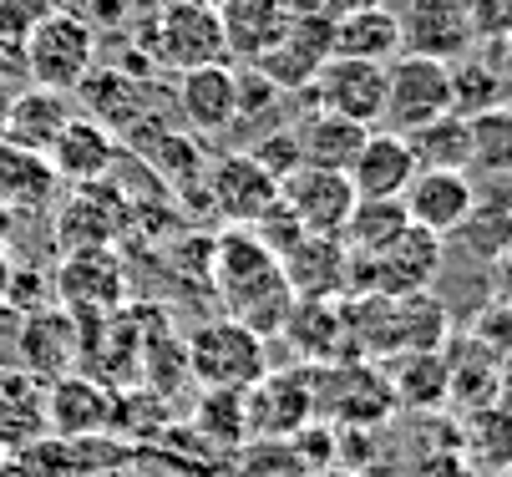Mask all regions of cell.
Returning a JSON list of instances; mask_svg holds the SVG:
<instances>
[{
  "label": "cell",
  "instance_id": "obj_1",
  "mask_svg": "<svg viewBox=\"0 0 512 477\" xmlns=\"http://www.w3.org/2000/svg\"><path fill=\"white\" fill-rule=\"evenodd\" d=\"M208 285L218 290V300L229 305V320L249 325L254 335H279L289 310H295V290H289L279 254L249 229V224H229L213 239L208 254Z\"/></svg>",
  "mask_w": 512,
  "mask_h": 477
},
{
  "label": "cell",
  "instance_id": "obj_2",
  "mask_svg": "<svg viewBox=\"0 0 512 477\" xmlns=\"http://www.w3.org/2000/svg\"><path fill=\"white\" fill-rule=\"evenodd\" d=\"M21 66L26 82L46 92H77L82 77L97 66V26L82 11L56 6L46 21H36L21 36Z\"/></svg>",
  "mask_w": 512,
  "mask_h": 477
},
{
  "label": "cell",
  "instance_id": "obj_3",
  "mask_svg": "<svg viewBox=\"0 0 512 477\" xmlns=\"http://www.w3.org/2000/svg\"><path fill=\"white\" fill-rule=\"evenodd\" d=\"M442 275V234L406 224L386 249L376 254H350L345 269V295H416L431 290V280Z\"/></svg>",
  "mask_w": 512,
  "mask_h": 477
},
{
  "label": "cell",
  "instance_id": "obj_4",
  "mask_svg": "<svg viewBox=\"0 0 512 477\" xmlns=\"http://www.w3.org/2000/svg\"><path fill=\"white\" fill-rule=\"evenodd\" d=\"M142 46H148L158 72H198V66H218L229 61L224 46V26H218V11L208 6H188V0H163L153 11V21L142 26Z\"/></svg>",
  "mask_w": 512,
  "mask_h": 477
},
{
  "label": "cell",
  "instance_id": "obj_5",
  "mask_svg": "<svg viewBox=\"0 0 512 477\" xmlns=\"http://www.w3.org/2000/svg\"><path fill=\"white\" fill-rule=\"evenodd\" d=\"M396 412V396L386 386V371L371 366V356H350L315 366V417L330 427H381Z\"/></svg>",
  "mask_w": 512,
  "mask_h": 477
},
{
  "label": "cell",
  "instance_id": "obj_6",
  "mask_svg": "<svg viewBox=\"0 0 512 477\" xmlns=\"http://www.w3.org/2000/svg\"><path fill=\"white\" fill-rule=\"evenodd\" d=\"M183 366L193 371V381L203 391H244L269 371L264 366V335H254L249 325L224 315V320L193 330L188 351H183Z\"/></svg>",
  "mask_w": 512,
  "mask_h": 477
},
{
  "label": "cell",
  "instance_id": "obj_7",
  "mask_svg": "<svg viewBox=\"0 0 512 477\" xmlns=\"http://www.w3.org/2000/svg\"><path fill=\"white\" fill-rule=\"evenodd\" d=\"M452 112V61L401 51L386 61V112L381 122L391 132H416L431 117Z\"/></svg>",
  "mask_w": 512,
  "mask_h": 477
},
{
  "label": "cell",
  "instance_id": "obj_8",
  "mask_svg": "<svg viewBox=\"0 0 512 477\" xmlns=\"http://www.w3.org/2000/svg\"><path fill=\"white\" fill-rule=\"evenodd\" d=\"M310 112H340L350 122L376 127L386 112V61H360V56H330L315 82L305 87Z\"/></svg>",
  "mask_w": 512,
  "mask_h": 477
},
{
  "label": "cell",
  "instance_id": "obj_9",
  "mask_svg": "<svg viewBox=\"0 0 512 477\" xmlns=\"http://www.w3.org/2000/svg\"><path fill=\"white\" fill-rule=\"evenodd\" d=\"M305 422H315V366L264 371L254 386H244L249 437H295Z\"/></svg>",
  "mask_w": 512,
  "mask_h": 477
},
{
  "label": "cell",
  "instance_id": "obj_10",
  "mask_svg": "<svg viewBox=\"0 0 512 477\" xmlns=\"http://www.w3.org/2000/svg\"><path fill=\"white\" fill-rule=\"evenodd\" d=\"M203 203L208 214H218L224 224H254L269 203L279 198V178H269L249 153H224V158H208L203 173Z\"/></svg>",
  "mask_w": 512,
  "mask_h": 477
},
{
  "label": "cell",
  "instance_id": "obj_11",
  "mask_svg": "<svg viewBox=\"0 0 512 477\" xmlns=\"http://www.w3.org/2000/svg\"><path fill=\"white\" fill-rule=\"evenodd\" d=\"M51 295H61L66 310L77 315H107L122 305L127 295V275H122V259L112 254V244H82V249H66Z\"/></svg>",
  "mask_w": 512,
  "mask_h": 477
},
{
  "label": "cell",
  "instance_id": "obj_12",
  "mask_svg": "<svg viewBox=\"0 0 512 477\" xmlns=\"http://www.w3.org/2000/svg\"><path fill=\"white\" fill-rule=\"evenodd\" d=\"M401 203H406V219L416 229H431V234L452 239L457 224L472 214V203H477V183L462 168H416V178L406 183Z\"/></svg>",
  "mask_w": 512,
  "mask_h": 477
},
{
  "label": "cell",
  "instance_id": "obj_13",
  "mask_svg": "<svg viewBox=\"0 0 512 477\" xmlns=\"http://www.w3.org/2000/svg\"><path fill=\"white\" fill-rule=\"evenodd\" d=\"M279 198H284V209L300 219L305 234H335V239H340V229L355 209V188H350L345 173L305 168V163L279 183Z\"/></svg>",
  "mask_w": 512,
  "mask_h": 477
},
{
  "label": "cell",
  "instance_id": "obj_14",
  "mask_svg": "<svg viewBox=\"0 0 512 477\" xmlns=\"http://www.w3.org/2000/svg\"><path fill=\"white\" fill-rule=\"evenodd\" d=\"M46 158H51V168H56L61 183L87 188V183H102V178L117 168V158H122V138H117L112 127H102L97 117L71 112L66 127L56 132V143L46 148Z\"/></svg>",
  "mask_w": 512,
  "mask_h": 477
},
{
  "label": "cell",
  "instance_id": "obj_15",
  "mask_svg": "<svg viewBox=\"0 0 512 477\" xmlns=\"http://www.w3.org/2000/svg\"><path fill=\"white\" fill-rule=\"evenodd\" d=\"M330 56H335V21H325V16H289L284 41L254 66L279 92H305Z\"/></svg>",
  "mask_w": 512,
  "mask_h": 477
},
{
  "label": "cell",
  "instance_id": "obj_16",
  "mask_svg": "<svg viewBox=\"0 0 512 477\" xmlns=\"http://www.w3.org/2000/svg\"><path fill=\"white\" fill-rule=\"evenodd\" d=\"M21 366L41 381H56L82 366V320L66 305H41L21 325Z\"/></svg>",
  "mask_w": 512,
  "mask_h": 477
},
{
  "label": "cell",
  "instance_id": "obj_17",
  "mask_svg": "<svg viewBox=\"0 0 512 477\" xmlns=\"http://www.w3.org/2000/svg\"><path fill=\"white\" fill-rule=\"evenodd\" d=\"M396 21H401V51L436 56V61H457V56L477 51L462 0H406Z\"/></svg>",
  "mask_w": 512,
  "mask_h": 477
},
{
  "label": "cell",
  "instance_id": "obj_18",
  "mask_svg": "<svg viewBox=\"0 0 512 477\" xmlns=\"http://www.w3.org/2000/svg\"><path fill=\"white\" fill-rule=\"evenodd\" d=\"M112 391L97 376L66 371L56 381H46V432L61 442H87L112 422Z\"/></svg>",
  "mask_w": 512,
  "mask_h": 477
},
{
  "label": "cell",
  "instance_id": "obj_19",
  "mask_svg": "<svg viewBox=\"0 0 512 477\" xmlns=\"http://www.w3.org/2000/svg\"><path fill=\"white\" fill-rule=\"evenodd\" d=\"M178 112L193 127V138H224L234 132V112H239V77L229 61L218 66H198V72L178 77Z\"/></svg>",
  "mask_w": 512,
  "mask_h": 477
},
{
  "label": "cell",
  "instance_id": "obj_20",
  "mask_svg": "<svg viewBox=\"0 0 512 477\" xmlns=\"http://www.w3.org/2000/svg\"><path fill=\"white\" fill-rule=\"evenodd\" d=\"M279 269H284L289 290H295V300H340L350 249L335 234H300L279 254Z\"/></svg>",
  "mask_w": 512,
  "mask_h": 477
},
{
  "label": "cell",
  "instance_id": "obj_21",
  "mask_svg": "<svg viewBox=\"0 0 512 477\" xmlns=\"http://www.w3.org/2000/svg\"><path fill=\"white\" fill-rule=\"evenodd\" d=\"M345 178H350L355 198H401L406 183L416 178V153L406 143V132H391V127L376 132L371 127Z\"/></svg>",
  "mask_w": 512,
  "mask_h": 477
},
{
  "label": "cell",
  "instance_id": "obj_22",
  "mask_svg": "<svg viewBox=\"0 0 512 477\" xmlns=\"http://www.w3.org/2000/svg\"><path fill=\"white\" fill-rule=\"evenodd\" d=\"M289 0H224L218 6V26H224V46H229V61H264L284 31H289Z\"/></svg>",
  "mask_w": 512,
  "mask_h": 477
},
{
  "label": "cell",
  "instance_id": "obj_23",
  "mask_svg": "<svg viewBox=\"0 0 512 477\" xmlns=\"http://www.w3.org/2000/svg\"><path fill=\"white\" fill-rule=\"evenodd\" d=\"M279 335H289V346H295L310 366H330V361L355 356V340H350L340 300H295V310H289Z\"/></svg>",
  "mask_w": 512,
  "mask_h": 477
},
{
  "label": "cell",
  "instance_id": "obj_24",
  "mask_svg": "<svg viewBox=\"0 0 512 477\" xmlns=\"http://www.w3.org/2000/svg\"><path fill=\"white\" fill-rule=\"evenodd\" d=\"M46 437V381L26 366H0V447L21 452Z\"/></svg>",
  "mask_w": 512,
  "mask_h": 477
},
{
  "label": "cell",
  "instance_id": "obj_25",
  "mask_svg": "<svg viewBox=\"0 0 512 477\" xmlns=\"http://www.w3.org/2000/svg\"><path fill=\"white\" fill-rule=\"evenodd\" d=\"M77 92L87 102V117H97L112 132H127V127H137L142 117H148V92L153 87L137 82L132 72H122V66H92Z\"/></svg>",
  "mask_w": 512,
  "mask_h": 477
},
{
  "label": "cell",
  "instance_id": "obj_26",
  "mask_svg": "<svg viewBox=\"0 0 512 477\" xmlns=\"http://www.w3.org/2000/svg\"><path fill=\"white\" fill-rule=\"evenodd\" d=\"M66 117H71L66 92H46V87L11 92V102H6V122H0V143H16V148L46 153V148L56 143V132L66 127Z\"/></svg>",
  "mask_w": 512,
  "mask_h": 477
},
{
  "label": "cell",
  "instance_id": "obj_27",
  "mask_svg": "<svg viewBox=\"0 0 512 477\" xmlns=\"http://www.w3.org/2000/svg\"><path fill=\"white\" fill-rule=\"evenodd\" d=\"M61 178L51 168L46 153L16 148V143H0V209L6 214H36L56 198Z\"/></svg>",
  "mask_w": 512,
  "mask_h": 477
},
{
  "label": "cell",
  "instance_id": "obj_28",
  "mask_svg": "<svg viewBox=\"0 0 512 477\" xmlns=\"http://www.w3.org/2000/svg\"><path fill=\"white\" fill-rule=\"evenodd\" d=\"M381 371H386L396 406H406V412H436V406H447V356H442V346L436 351H396V356H386Z\"/></svg>",
  "mask_w": 512,
  "mask_h": 477
},
{
  "label": "cell",
  "instance_id": "obj_29",
  "mask_svg": "<svg viewBox=\"0 0 512 477\" xmlns=\"http://www.w3.org/2000/svg\"><path fill=\"white\" fill-rule=\"evenodd\" d=\"M457 452L472 472H512V412L502 401L472 406L457 417Z\"/></svg>",
  "mask_w": 512,
  "mask_h": 477
},
{
  "label": "cell",
  "instance_id": "obj_30",
  "mask_svg": "<svg viewBox=\"0 0 512 477\" xmlns=\"http://www.w3.org/2000/svg\"><path fill=\"white\" fill-rule=\"evenodd\" d=\"M442 356H447V406L472 412V406L497 401V356L487 346H477L472 335H447Z\"/></svg>",
  "mask_w": 512,
  "mask_h": 477
},
{
  "label": "cell",
  "instance_id": "obj_31",
  "mask_svg": "<svg viewBox=\"0 0 512 477\" xmlns=\"http://www.w3.org/2000/svg\"><path fill=\"white\" fill-rule=\"evenodd\" d=\"M300 158H305V168H330V173H350V163H355V153H360V143H365V122H350V117H340V112H310L300 127Z\"/></svg>",
  "mask_w": 512,
  "mask_h": 477
},
{
  "label": "cell",
  "instance_id": "obj_32",
  "mask_svg": "<svg viewBox=\"0 0 512 477\" xmlns=\"http://www.w3.org/2000/svg\"><path fill=\"white\" fill-rule=\"evenodd\" d=\"M335 56H360V61H391L401 56V21L386 6H365L335 21Z\"/></svg>",
  "mask_w": 512,
  "mask_h": 477
},
{
  "label": "cell",
  "instance_id": "obj_33",
  "mask_svg": "<svg viewBox=\"0 0 512 477\" xmlns=\"http://www.w3.org/2000/svg\"><path fill=\"white\" fill-rule=\"evenodd\" d=\"M467 173L512 178V107H487L467 117Z\"/></svg>",
  "mask_w": 512,
  "mask_h": 477
},
{
  "label": "cell",
  "instance_id": "obj_34",
  "mask_svg": "<svg viewBox=\"0 0 512 477\" xmlns=\"http://www.w3.org/2000/svg\"><path fill=\"white\" fill-rule=\"evenodd\" d=\"M406 224H411V219H406V203H401V198H355V209H350V219H345V229H340V244H345L350 254H376V249H386Z\"/></svg>",
  "mask_w": 512,
  "mask_h": 477
},
{
  "label": "cell",
  "instance_id": "obj_35",
  "mask_svg": "<svg viewBox=\"0 0 512 477\" xmlns=\"http://www.w3.org/2000/svg\"><path fill=\"white\" fill-rule=\"evenodd\" d=\"M507 102V82L497 72L492 56H457L452 61V112L457 117H477L487 107H502Z\"/></svg>",
  "mask_w": 512,
  "mask_h": 477
},
{
  "label": "cell",
  "instance_id": "obj_36",
  "mask_svg": "<svg viewBox=\"0 0 512 477\" xmlns=\"http://www.w3.org/2000/svg\"><path fill=\"white\" fill-rule=\"evenodd\" d=\"M457 239L472 249V259H492L502 244H512V193H477L472 214L457 224Z\"/></svg>",
  "mask_w": 512,
  "mask_h": 477
},
{
  "label": "cell",
  "instance_id": "obj_37",
  "mask_svg": "<svg viewBox=\"0 0 512 477\" xmlns=\"http://www.w3.org/2000/svg\"><path fill=\"white\" fill-rule=\"evenodd\" d=\"M406 143L416 153V168H462L467 173V117L442 112L426 127L406 132Z\"/></svg>",
  "mask_w": 512,
  "mask_h": 477
},
{
  "label": "cell",
  "instance_id": "obj_38",
  "mask_svg": "<svg viewBox=\"0 0 512 477\" xmlns=\"http://www.w3.org/2000/svg\"><path fill=\"white\" fill-rule=\"evenodd\" d=\"M229 477H310V467L289 437H249L234 447Z\"/></svg>",
  "mask_w": 512,
  "mask_h": 477
},
{
  "label": "cell",
  "instance_id": "obj_39",
  "mask_svg": "<svg viewBox=\"0 0 512 477\" xmlns=\"http://www.w3.org/2000/svg\"><path fill=\"white\" fill-rule=\"evenodd\" d=\"M269 178H289V173H295L305 158H300V132L295 127H269V132H259V143L254 148H244Z\"/></svg>",
  "mask_w": 512,
  "mask_h": 477
},
{
  "label": "cell",
  "instance_id": "obj_40",
  "mask_svg": "<svg viewBox=\"0 0 512 477\" xmlns=\"http://www.w3.org/2000/svg\"><path fill=\"white\" fill-rule=\"evenodd\" d=\"M239 77V112H234V127H244V122H269L274 112H279V102H284V92L259 72V66H244V72H234Z\"/></svg>",
  "mask_w": 512,
  "mask_h": 477
},
{
  "label": "cell",
  "instance_id": "obj_41",
  "mask_svg": "<svg viewBox=\"0 0 512 477\" xmlns=\"http://www.w3.org/2000/svg\"><path fill=\"white\" fill-rule=\"evenodd\" d=\"M467 335L477 340V346H487L497 361H502V356H512V305H507V300H492V305H482Z\"/></svg>",
  "mask_w": 512,
  "mask_h": 477
},
{
  "label": "cell",
  "instance_id": "obj_42",
  "mask_svg": "<svg viewBox=\"0 0 512 477\" xmlns=\"http://www.w3.org/2000/svg\"><path fill=\"white\" fill-rule=\"evenodd\" d=\"M462 11H467V26H472L477 46L502 41L512 31V0H462Z\"/></svg>",
  "mask_w": 512,
  "mask_h": 477
},
{
  "label": "cell",
  "instance_id": "obj_43",
  "mask_svg": "<svg viewBox=\"0 0 512 477\" xmlns=\"http://www.w3.org/2000/svg\"><path fill=\"white\" fill-rule=\"evenodd\" d=\"M61 0H0V36L6 41H21L36 21H46Z\"/></svg>",
  "mask_w": 512,
  "mask_h": 477
},
{
  "label": "cell",
  "instance_id": "obj_44",
  "mask_svg": "<svg viewBox=\"0 0 512 477\" xmlns=\"http://www.w3.org/2000/svg\"><path fill=\"white\" fill-rule=\"evenodd\" d=\"M416 477H477V472L467 467V457L457 452V442H447V447L416 457Z\"/></svg>",
  "mask_w": 512,
  "mask_h": 477
},
{
  "label": "cell",
  "instance_id": "obj_45",
  "mask_svg": "<svg viewBox=\"0 0 512 477\" xmlns=\"http://www.w3.org/2000/svg\"><path fill=\"white\" fill-rule=\"evenodd\" d=\"M365 6H381V0H289L295 16H325V21H340V16L365 11Z\"/></svg>",
  "mask_w": 512,
  "mask_h": 477
},
{
  "label": "cell",
  "instance_id": "obj_46",
  "mask_svg": "<svg viewBox=\"0 0 512 477\" xmlns=\"http://www.w3.org/2000/svg\"><path fill=\"white\" fill-rule=\"evenodd\" d=\"M487 285H492V300H507L512 305V244H502L487 259Z\"/></svg>",
  "mask_w": 512,
  "mask_h": 477
},
{
  "label": "cell",
  "instance_id": "obj_47",
  "mask_svg": "<svg viewBox=\"0 0 512 477\" xmlns=\"http://www.w3.org/2000/svg\"><path fill=\"white\" fill-rule=\"evenodd\" d=\"M497 401L512 412V356H502V361H497Z\"/></svg>",
  "mask_w": 512,
  "mask_h": 477
},
{
  "label": "cell",
  "instance_id": "obj_48",
  "mask_svg": "<svg viewBox=\"0 0 512 477\" xmlns=\"http://www.w3.org/2000/svg\"><path fill=\"white\" fill-rule=\"evenodd\" d=\"M0 477H31V472H26L21 457H6V462H0Z\"/></svg>",
  "mask_w": 512,
  "mask_h": 477
},
{
  "label": "cell",
  "instance_id": "obj_49",
  "mask_svg": "<svg viewBox=\"0 0 512 477\" xmlns=\"http://www.w3.org/2000/svg\"><path fill=\"white\" fill-rule=\"evenodd\" d=\"M310 477H360V472H350V467L335 462V467H320V472H310Z\"/></svg>",
  "mask_w": 512,
  "mask_h": 477
},
{
  "label": "cell",
  "instance_id": "obj_50",
  "mask_svg": "<svg viewBox=\"0 0 512 477\" xmlns=\"http://www.w3.org/2000/svg\"><path fill=\"white\" fill-rule=\"evenodd\" d=\"M6 290H11V264L0 259V300H6Z\"/></svg>",
  "mask_w": 512,
  "mask_h": 477
},
{
  "label": "cell",
  "instance_id": "obj_51",
  "mask_svg": "<svg viewBox=\"0 0 512 477\" xmlns=\"http://www.w3.org/2000/svg\"><path fill=\"white\" fill-rule=\"evenodd\" d=\"M188 6H208V11H218V6H224V0H188Z\"/></svg>",
  "mask_w": 512,
  "mask_h": 477
},
{
  "label": "cell",
  "instance_id": "obj_52",
  "mask_svg": "<svg viewBox=\"0 0 512 477\" xmlns=\"http://www.w3.org/2000/svg\"><path fill=\"white\" fill-rule=\"evenodd\" d=\"M477 477H512V472H477Z\"/></svg>",
  "mask_w": 512,
  "mask_h": 477
},
{
  "label": "cell",
  "instance_id": "obj_53",
  "mask_svg": "<svg viewBox=\"0 0 512 477\" xmlns=\"http://www.w3.org/2000/svg\"><path fill=\"white\" fill-rule=\"evenodd\" d=\"M6 457H11V452H6V447H0V462H6Z\"/></svg>",
  "mask_w": 512,
  "mask_h": 477
}]
</instances>
